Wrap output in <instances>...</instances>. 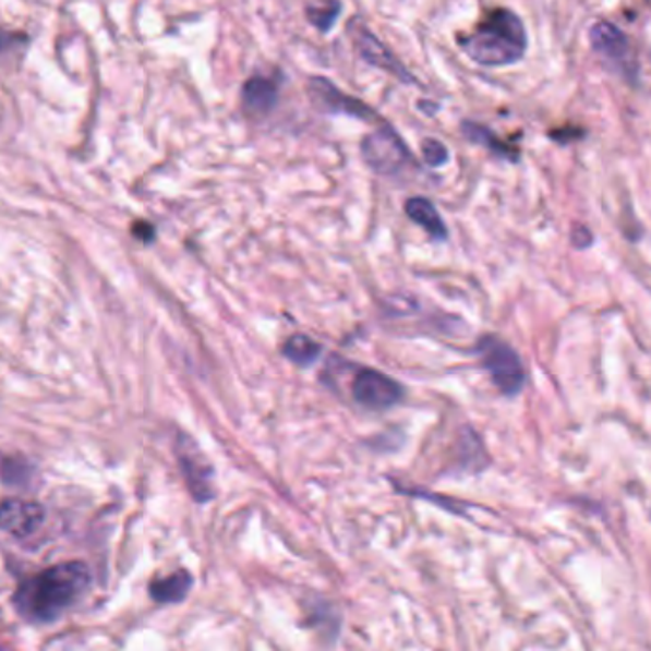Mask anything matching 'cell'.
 Wrapping results in <instances>:
<instances>
[{
  "label": "cell",
  "mask_w": 651,
  "mask_h": 651,
  "mask_svg": "<svg viewBox=\"0 0 651 651\" xmlns=\"http://www.w3.org/2000/svg\"><path fill=\"white\" fill-rule=\"evenodd\" d=\"M91 581L93 574L85 562L58 564L25 579L14 594V605L24 619L55 623L85 596Z\"/></svg>",
  "instance_id": "6da1fadb"
},
{
  "label": "cell",
  "mask_w": 651,
  "mask_h": 651,
  "mask_svg": "<svg viewBox=\"0 0 651 651\" xmlns=\"http://www.w3.org/2000/svg\"><path fill=\"white\" fill-rule=\"evenodd\" d=\"M468 58L483 68H506L520 62L528 50V33L513 10L497 9L462 39Z\"/></svg>",
  "instance_id": "7a4b0ae2"
},
{
  "label": "cell",
  "mask_w": 651,
  "mask_h": 651,
  "mask_svg": "<svg viewBox=\"0 0 651 651\" xmlns=\"http://www.w3.org/2000/svg\"><path fill=\"white\" fill-rule=\"evenodd\" d=\"M589 39L594 55L604 62L605 68H610L613 73L627 81H636L638 62L635 48L617 25L607 20H598L596 24L590 27Z\"/></svg>",
  "instance_id": "3957f363"
},
{
  "label": "cell",
  "mask_w": 651,
  "mask_h": 651,
  "mask_svg": "<svg viewBox=\"0 0 651 651\" xmlns=\"http://www.w3.org/2000/svg\"><path fill=\"white\" fill-rule=\"evenodd\" d=\"M361 154L369 169L375 170L376 174H383V177H394L411 162V152L406 146V142L390 124L386 123L381 124L375 132H371L363 138Z\"/></svg>",
  "instance_id": "277c9868"
},
{
  "label": "cell",
  "mask_w": 651,
  "mask_h": 651,
  "mask_svg": "<svg viewBox=\"0 0 651 651\" xmlns=\"http://www.w3.org/2000/svg\"><path fill=\"white\" fill-rule=\"evenodd\" d=\"M478 352L482 355L483 367L490 371L493 383L506 396H514L526 384V369L520 355L510 346L495 337H485L478 345Z\"/></svg>",
  "instance_id": "5b68a950"
},
{
  "label": "cell",
  "mask_w": 651,
  "mask_h": 651,
  "mask_svg": "<svg viewBox=\"0 0 651 651\" xmlns=\"http://www.w3.org/2000/svg\"><path fill=\"white\" fill-rule=\"evenodd\" d=\"M348 32H350L353 47L369 65L390 73V75L399 79L401 83H407V85L417 83L413 75L406 70V65L399 62L396 56L391 55L390 48L386 47L383 40L378 39L375 33L371 32L367 25L361 22L360 17H355L352 24L348 25Z\"/></svg>",
  "instance_id": "8992f818"
},
{
  "label": "cell",
  "mask_w": 651,
  "mask_h": 651,
  "mask_svg": "<svg viewBox=\"0 0 651 651\" xmlns=\"http://www.w3.org/2000/svg\"><path fill=\"white\" fill-rule=\"evenodd\" d=\"M353 398L369 409H388L403 398L401 384L375 369L360 371L352 384Z\"/></svg>",
  "instance_id": "52a82bcc"
},
{
  "label": "cell",
  "mask_w": 651,
  "mask_h": 651,
  "mask_svg": "<svg viewBox=\"0 0 651 651\" xmlns=\"http://www.w3.org/2000/svg\"><path fill=\"white\" fill-rule=\"evenodd\" d=\"M308 91H310V96H312L315 106L322 111L342 113V116L355 117L361 121H381V117L376 116L375 109L369 108L367 104L342 93L340 88L330 83L329 79H312L308 83Z\"/></svg>",
  "instance_id": "ba28073f"
},
{
  "label": "cell",
  "mask_w": 651,
  "mask_h": 651,
  "mask_svg": "<svg viewBox=\"0 0 651 651\" xmlns=\"http://www.w3.org/2000/svg\"><path fill=\"white\" fill-rule=\"evenodd\" d=\"M178 460L182 465V472L185 475V482L190 485L193 497L197 501H208L215 495L213 490V468L208 465L205 457L201 455L197 445L193 444L188 436L180 437V447H178Z\"/></svg>",
  "instance_id": "9c48e42d"
},
{
  "label": "cell",
  "mask_w": 651,
  "mask_h": 651,
  "mask_svg": "<svg viewBox=\"0 0 651 651\" xmlns=\"http://www.w3.org/2000/svg\"><path fill=\"white\" fill-rule=\"evenodd\" d=\"M47 513L39 503L22 498H4L0 521L2 529L16 539L32 537L45 523Z\"/></svg>",
  "instance_id": "30bf717a"
},
{
  "label": "cell",
  "mask_w": 651,
  "mask_h": 651,
  "mask_svg": "<svg viewBox=\"0 0 651 651\" xmlns=\"http://www.w3.org/2000/svg\"><path fill=\"white\" fill-rule=\"evenodd\" d=\"M281 81L266 75H254L241 88V104L249 117H268L279 101Z\"/></svg>",
  "instance_id": "8fae6325"
},
{
  "label": "cell",
  "mask_w": 651,
  "mask_h": 651,
  "mask_svg": "<svg viewBox=\"0 0 651 651\" xmlns=\"http://www.w3.org/2000/svg\"><path fill=\"white\" fill-rule=\"evenodd\" d=\"M406 213L414 224H419L422 230L429 233L430 238L437 241L447 239V226L437 213V208L432 205V201L426 197H411L406 203Z\"/></svg>",
  "instance_id": "7c38bea8"
},
{
  "label": "cell",
  "mask_w": 651,
  "mask_h": 651,
  "mask_svg": "<svg viewBox=\"0 0 651 651\" xmlns=\"http://www.w3.org/2000/svg\"><path fill=\"white\" fill-rule=\"evenodd\" d=\"M192 584V575L188 571H177V574L169 575L165 579H157V581L152 582L149 584V594L159 604H178L188 596Z\"/></svg>",
  "instance_id": "4fadbf2b"
},
{
  "label": "cell",
  "mask_w": 651,
  "mask_h": 651,
  "mask_svg": "<svg viewBox=\"0 0 651 651\" xmlns=\"http://www.w3.org/2000/svg\"><path fill=\"white\" fill-rule=\"evenodd\" d=\"M304 14L310 24L317 32L329 33L333 25L337 24L338 16L342 14L340 0H308Z\"/></svg>",
  "instance_id": "5bb4252c"
},
{
  "label": "cell",
  "mask_w": 651,
  "mask_h": 651,
  "mask_svg": "<svg viewBox=\"0 0 651 651\" xmlns=\"http://www.w3.org/2000/svg\"><path fill=\"white\" fill-rule=\"evenodd\" d=\"M284 353L285 358H289L294 365L308 367V365H314L315 361L320 360L322 346L317 345L312 338L306 337V335H294L285 342Z\"/></svg>",
  "instance_id": "9a60e30c"
},
{
  "label": "cell",
  "mask_w": 651,
  "mask_h": 651,
  "mask_svg": "<svg viewBox=\"0 0 651 651\" xmlns=\"http://www.w3.org/2000/svg\"><path fill=\"white\" fill-rule=\"evenodd\" d=\"M460 129H462V134H465L470 142L480 144V146H485L487 149H491V152L501 155V157H506V159H516L518 152H516L513 146L505 144L503 140H498L487 126L465 121Z\"/></svg>",
  "instance_id": "2e32d148"
},
{
  "label": "cell",
  "mask_w": 651,
  "mask_h": 651,
  "mask_svg": "<svg viewBox=\"0 0 651 651\" xmlns=\"http://www.w3.org/2000/svg\"><path fill=\"white\" fill-rule=\"evenodd\" d=\"M421 152L422 159H424V162H426L429 167H432V169L444 167L445 162L449 161V149H447L444 142H439V140H422Z\"/></svg>",
  "instance_id": "e0dca14e"
},
{
  "label": "cell",
  "mask_w": 651,
  "mask_h": 651,
  "mask_svg": "<svg viewBox=\"0 0 651 651\" xmlns=\"http://www.w3.org/2000/svg\"><path fill=\"white\" fill-rule=\"evenodd\" d=\"M132 236L144 243H149L155 238V228L152 224L138 220V222L132 224Z\"/></svg>",
  "instance_id": "ac0fdd59"
},
{
  "label": "cell",
  "mask_w": 651,
  "mask_h": 651,
  "mask_svg": "<svg viewBox=\"0 0 651 651\" xmlns=\"http://www.w3.org/2000/svg\"><path fill=\"white\" fill-rule=\"evenodd\" d=\"M571 241L577 249H587L592 243V233L584 226H575L571 231Z\"/></svg>",
  "instance_id": "d6986e66"
}]
</instances>
